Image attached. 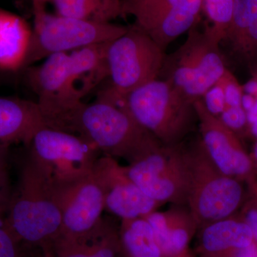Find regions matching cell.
Returning a JSON list of instances; mask_svg holds the SVG:
<instances>
[{
    "label": "cell",
    "mask_w": 257,
    "mask_h": 257,
    "mask_svg": "<svg viewBox=\"0 0 257 257\" xmlns=\"http://www.w3.org/2000/svg\"><path fill=\"white\" fill-rule=\"evenodd\" d=\"M253 157L257 162V143L255 145L254 149H253Z\"/></svg>",
    "instance_id": "cell-33"
},
{
    "label": "cell",
    "mask_w": 257,
    "mask_h": 257,
    "mask_svg": "<svg viewBox=\"0 0 257 257\" xmlns=\"http://www.w3.org/2000/svg\"><path fill=\"white\" fill-rule=\"evenodd\" d=\"M185 42L166 56L159 79L167 81L192 102L202 99L229 72L219 45L197 26Z\"/></svg>",
    "instance_id": "cell-5"
},
{
    "label": "cell",
    "mask_w": 257,
    "mask_h": 257,
    "mask_svg": "<svg viewBox=\"0 0 257 257\" xmlns=\"http://www.w3.org/2000/svg\"><path fill=\"white\" fill-rule=\"evenodd\" d=\"M46 126L37 102L0 96V143L28 145L39 128Z\"/></svg>",
    "instance_id": "cell-17"
},
{
    "label": "cell",
    "mask_w": 257,
    "mask_h": 257,
    "mask_svg": "<svg viewBox=\"0 0 257 257\" xmlns=\"http://www.w3.org/2000/svg\"><path fill=\"white\" fill-rule=\"evenodd\" d=\"M28 147L29 155L55 190L90 175L100 153L82 137L47 126L37 130Z\"/></svg>",
    "instance_id": "cell-7"
},
{
    "label": "cell",
    "mask_w": 257,
    "mask_h": 257,
    "mask_svg": "<svg viewBox=\"0 0 257 257\" xmlns=\"http://www.w3.org/2000/svg\"><path fill=\"white\" fill-rule=\"evenodd\" d=\"M201 245L206 252L217 254L229 249H239L253 243V236L244 221L230 217L202 226Z\"/></svg>",
    "instance_id": "cell-19"
},
{
    "label": "cell",
    "mask_w": 257,
    "mask_h": 257,
    "mask_svg": "<svg viewBox=\"0 0 257 257\" xmlns=\"http://www.w3.org/2000/svg\"><path fill=\"white\" fill-rule=\"evenodd\" d=\"M218 118L234 133L244 127L248 121L247 113L243 106L225 107L222 114Z\"/></svg>",
    "instance_id": "cell-28"
},
{
    "label": "cell",
    "mask_w": 257,
    "mask_h": 257,
    "mask_svg": "<svg viewBox=\"0 0 257 257\" xmlns=\"http://www.w3.org/2000/svg\"><path fill=\"white\" fill-rule=\"evenodd\" d=\"M248 206L244 211L243 221L251 229L253 239L257 240V204L256 202H250Z\"/></svg>",
    "instance_id": "cell-29"
},
{
    "label": "cell",
    "mask_w": 257,
    "mask_h": 257,
    "mask_svg": "<svg viewBox=\"0 0 257 257\" xmlns=\"http://www.w3.org/2000/svg\"><path fill=\"white\" fill-rule=\"evenodd\" d=\"M202 100L207 110L213 116L219 117L226 106L224 88L220 82L210 88L203 96Z\"/></svg>",
    "instance_id": "cell-27"
},
{
    "label": "cell",
    "mask_w": 257,
    "mask_h": 257,
    "mask_svg": "<svg viewBox=\"0 0 257 257\" xmlns=\"http://www.w3.org/2000/svg\"><path fill=\"white\" fill-rule=\"evenodd\" d=\"M13 1L16 2V3H23V2L26 1V0H13Z\"/></svg>",
    "instance_id": "cell-34"
},
{
    "label": "cell",
    "mask_w": 257,
    "mask_h": 257,
    "mask_svg": "<svg viewBox=\"0 0 257 257\" xmlns=\"http://www.w3.org/2000/svg\"><path fill=\"white\" fill-rule=\"evenodd\" d=\"M23 245L19 242L13 233L0 219V257H25Z\"/></svg>",
    "instance_id": "cell-26"
},
{
    "label": "cell",
    "mask_w": 257,
    "mask_h": 257,
    "mask_svg": "<svg viewBox=\"0 0 257 257\" xmlns=\"http://www.w3.org/2000/svg\"><path fill=\"white\" fill-rule=\"evenodd\" d=\"M117 104L164 146L184 143L198 121L194 102L162 79L135 89Z\"/></svg>",
    "instance_id": "cell-3"
},
{
    "label": "cell",
    "mask_w": 257,
    "mask_h": 257,
    "mask_svg": "<svg viewBox=\"0 0 257 257\" xmlns=\"http://www.w3.org/2000/svg\"><path fill=\"white\" fill-rule=\"evenodd\" d=\"M235 0H202V13L207 19L205 30L219 45L227 31Z\"/></svg>",
    "instance_id": "cell-22"
},
{
    "label": "cell",
    "mask_w": 257,
    "mask_h": 257,
    "mask_svg": "<svg viewBox=\"0 0 257 257\" xmlns=\"http://www.w3.org/2000/svg\"><path fill=\"white\" fill-rule=\"evenodd\" d=\"M183 143L161 145L125 167L128 177L161 205L187 206L189 172Z\"/></svg>",
    "instance_id": "cell-9"
},
{
    "label": "cell",
    "mask_w": 257,
    "mask_h": 257,
    "mask_svg": "<svg viewBox=\"0 0 257 257\" xmlns=\"http://www.w3.org/2000/svg\"><path fill=\"white\" fill-rule=\"evenodd\" d=\"M32 3L33 16L40 15L46 12L47 4L52 3V0H30Z\"/></svg>",
    "instance_id": "cell-31"
},
{
    "label": "cell",
    "mask_w": 257,
    "mask_h": 257,
    "mask_svg": "<svg viewBox=\"0 0 257 257\" xmlns=\"http://www.w3.org/2000/svg\"><path fill=\"white\" fill-rule=\"evenodd\" d=\"M257 77V0H235L232 18L219 47Z\"/></svg>",
    "instance_id": "cell-15"
},
{
    "label": "cell",
    "mask_w": 257,
    "mask_h": 257,
    "mask_svg": "<svg viewBox=\"0 0 257 257\" xmlns=\"http://www.w3.org/2000/svg\"><path fill=\"white\" fill-rule=\"evenodd\" d=\"M91 239L84 241L57 239L50 253L52 257H91Z\"/></svg>",
    "instance_id": "cell-25"
},
{
    "label": "cell",
    "mask_w": 257,
    "mask_h": 257,
    "mask_svg": "<svg viewBox=\"0 0 257 257\" xmlns=\"http://www.w3.org/2000/svg\"><path fill=\"white\" fill-rule=\"evenodd\" d=\"M121 242L128 257H162V251L145 218L121 220Z\"/></svg>",
    "instance_id": "cell-21"
},
{
    "label": "cell",
    "mask_w": 257,
    "mask_h": 257,
    "mask_svg": "<svg viewBox=\"0 0 257 257\" xmlns=\"http://www.w3.org/2000/svg\"><path fill=\"white\" fill-rule=\"evenodd\" d=\"M128 27L113 23H96L49 14L34 16V28L23 69L49 56L69 53L82 47L112 41L127 31Z\"/></svg>",
    "instance_id": "cell-8"
},
{
    "label": "cell",
    "mask_w": 257,
    "mask_h": 257,
    "mask_svg": "<svg viewBox=\"0 0 257 257\" xmlns=\"http://www.w3.org/2000/svg\"><path fill=\"white\" fill-rule=\"evenodd\" d=\"M183 147L189 172L187 207L198 227L231 216L243 199L239 181L219 171L199 138Z\"/></svg>",
    "instance_id": "cell-4"
},
{
    "label": "cell",
    "mask_w": 257,
    "mask_h": 257,
    "mask_svg": "<svg viewBox=\"0 0 257 257\" xmlns=\"http://www.w3.org/2000/svg\"><path fill=\"white\" fill-rule=\"evenodd\" d=\"M34 257H52V256L50 253L45 252V251H42L41 250V253H39L37 256Z\"/></svg>",
    "instance_id": "cell-32"
},
{
    "label": "cell",
    "mask_w": 257,
    "mask_h": 257,
    "mask_svg": "<svg viewBox=\"0 0 257 257\" xmlns=\"http://www.w3.org/2000/svg\"><path fill=\"white\" fill-rule=\"evenodd\" d=\"M5 224L19 242L50 252L60 236L62 213L53 186L28 155L12 193Z\"/></svg>",
    "instance_id": "cell-1"
},
{
    "label": "cell",
    "mask_w": 257,
    "mask_h": 257,
    "mask_svg": "<svg viewBox=\"0 0 257 257\" xmlns=\"http://www.w3.org/2000/svg\"><path fill=\"white\" fill-rule=\"evenodd\" d=\"M52 3L61 16L102 23L122 17L121 0H52Z\"/></svg>",
    "instance_id": "cell-20"
},
{
    "label": "cell",
    "mask_w": 257,
    "mask_h": 257,
    "mask_svg": "<svg viewBox=\"0 0 257 257\" xmlns=\"http://www.w3.org/2000/svg\"><path fill=\"white\" fill-rule=\"evenodd\" d=\"M109 42L69 52L70 72L65 95L69 109L82 102L84 96L109 77L106 62V48Z\"/></svg>",
    "instance_id": "cell-14"
},
{
    "label": "cell",
    "mask_w": 257,
    "mask_h": 257,
    "mask_svg": "<svg viewBox=\"0 0 257 257\" xmlns=\"http://www.w3.org/2000/svg\"><path fill=\"white\" fill-rule=\"evenodd\" d=\"M95 170L105 192V209L121 220L145 217L161 204L148 197L114 158L99 157Z\"/></svg>",
    "instance_id": "cell-13"
},
{
    "label": "cell",
    "mask_w": 257,
    "mask_h": 257,
    "mask_svg": "<svg viewBox=\"0 0 257 257\" xmlns=\"http://www.w3.org/2000/svg\"><path fill=\"white\" fill-rule=\"evenodd\" d=\"M199 140L208 156L224 175L237 179L251 173L252 162L240 145L234 132L206 109L202 99L194 102Z\"/></svg>",
    "instance_id": "cell-12"
},
{
    "label": "cell",
    "mask_w": 257,
    "mask_h": 257,
    "mask_svg": "<svg viewBox=\"0 0 257 257\" xmlns=\"http://www.w3.org/2000/svg\"><path fill=\"white\" fill-rule=\"evenodd\" d=\"M32 30L22 17L0 9V69H23Z\"/></svg>",
    "instance_id": "cell-18"
},
{
    "label": "cell",
    "mask_w": 257,
    "mask_h": 257,
    "mask_svg": "<svg viewBox=\"0 0 257 257\" xmlns=\"http://www.w3.org/2000/svg\"><path fill=\"white\" fill-rule=\"evenodd\" d=\"M55 193L62 213L57 239L83 241L92 238L102 224L101 214L105 209L104 186L95 167L87 177Z\"/></svg>",
    "instance_id": "cell-11"
},
{
    "label": "cell",
    "mask_w": 257,
    "mask_h": 257,
    "mask_svg": "<svg viewBox=\"0 0 257 257\" xmlns=\"http://www.w3.org/2000/svg\"><path fill=\"white\" fill-rule=\"evenodd\" d=\"M234 257H257V247L252 243L246 247L236 249Z\"/></svg>",
    "instance_id": "cell-30"
},
{
    "label": "cell",
    "mask_w": 257,
    "mask_h": 257,
    "mask_svg": "<svg viewBox=\"0 0 257 257\" xmlns=\"http://www.w3.org/2000/svg\"><path fill=\"white\" fill-rule=\"evenodd\" d=\"M165 50L148 35L132 25L109 42L106 62L110 87L100 97L116 102L128 93L160 77Z\"/></svg>",
    "instance_id": "cell-6"
},
{
    "label": "cell",
    "mask_w": 257,
    "mask_h": 257,
    "mask_svg": "<svg viewBox=\"0 0 257 257\" xmlns=\"http://www.w3.org/2000/svg\"><path fill=\"white\" fill-rule=\"evenodd\" d=\"M168 210L155 211L145 216L151 225L162 255L177 256L188 245L192 230L198 227L186 205H172Z\"/></svg>",
    "instance_id": "cell-16"
},
{
    "label": "cell",
    "mask_w": 257,
    "mask_h": 257,
    "mask_svg": "<svg viewBox=\"0 0 257 257\" xmlns=\"http://www.w3.org/2000/svg\"><path fill=\"white\" fill-rule=\"evenodd\" d=\"M10 146L0 143V219L5 218L13 190L10 173Z\"/></svg>",
    "instance_id": "cell-24"
},
{
    "label": "cell",
    "mask_w": 257,
    "mask_h": 257,
    "mask_svg": "<svg viewBox=\"0 0 257 257\" xmlns=\"http://www.w3.org/2000/svg\"><path fill=\"white\" fill-rule=\"evenodd\" d=\"M57 130L79 135L104 156L123 159L128 164L162 145L124 108L101 97L89 104L81 102Z\"/></svg>",
    "instance_id": "cell-2"
},
{
    "label": "cell",
    "mask_w": 257,
    "mask_h": 257,
    "mask_svg": "<svg viewBox=\"0 0 257 257\" xmlns=\"http://www.w3.org/2000/svg\"><path fill=\"white\" fill-rule=\"evenodd\" d=\"M121 239L111 226L103 222L91 239V257H119Z\"/></svg>",
    "instance_id": "cell-23"
},
{
    "label": "cell",
    "mask_w": 257,
    "mask_h": 257,
    "mask_svg": "<svg viewBox=\"0 0 257 257\" xmlns=\"http://www.w3.org/2000/svg\"><path fill=\"white\" fill-rule=\"evenodd\" d=\"M122 17L166 50L181 35L197 26L202 0H121Z\"/></svg>",
    "instance_id": "cell-10"
}]
</instances>
